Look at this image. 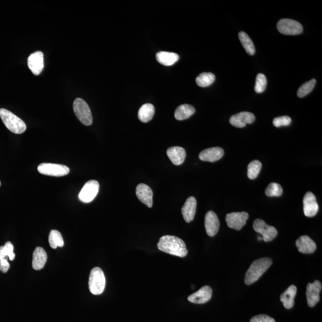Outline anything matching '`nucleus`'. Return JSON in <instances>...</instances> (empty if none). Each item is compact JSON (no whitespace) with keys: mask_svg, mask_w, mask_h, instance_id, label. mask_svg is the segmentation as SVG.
<instances>
[{"mask_svg":"<svg viewBox=\"0 0 322 322\" xmlns=\"http://www.w3.org/2000/svg\"><path fill=\"white\" fill-rule=\"evenodd\" d=\"M13 244L10 242H6L4 246L0 247V260L7 258L8 257L10 260H14L15 258V254L13 252Z\"/></svg>","mask_w":322,"mask_h":322,"instance_id":"nucleus-31","label":"nucleus"},{"mask_svg":"<svg viewBox=\"0 0 322 322\" xmlns=\"http://www.w3.org/2000/svg\"><path fill=\"white\" fill-rule=\"evenodd\" d=\"M238 35L242 46L246 50L247 53L250 55V56L254 55L255 53V46L248 35L246 32H240L239 33Z\"/></svg>","mask_w":322,"mask_h":322,"instance_id":"nucleus-27","label":"nucleus"},{"mask_svg":"<svg viewBox=\"0 0 322 322\" xmlns=\"http://www.w3.org/2000/svg\"><path fill=\"white\" fill-rule=\"evenodd\" d=\"M37 169L40 174L53 177H62L67 175L70 172L67 166L51 163L41 164Z\"/></svg>","mask_w":322,"mask_h":322,"instance_id":"nucleus-7","label":"nucleus"},{"mask_svg":"<svg viewBox=\"0 0 322 322\" xmlns=\"http://www.w3.org/2000/svg\"><path fill=\"white\" fill-rule=\"evenodd\" d=\"M316 83L315 79H311L310 81L305 82L299 88L298 92H297V95L299 98H302L309 95L310 92H312L316 85Z\"/></svg>","mask_w":322,"mask_h":322,"instance_id":"nucleus-32","label":"nucleus"},{"mask_svg":"<svg viewBox=\"0 0 322 322\" xmlns=\"http://www.w3.org/2000/svg\"><path fill=\"white\" fill-rule=\"evenodd\" d=\"M253 228L256 232L263 235V240L266 242L273 241L277 235L276 228L266 224L263 220H255L253 223Z\"/></svg>","mask_w":322,"mask_h":322,"instance_id":"nucleus-8","label":"nucleus"},{"mask_svg":"<svg viewBox=\"0 0 322 322\" xmlns=\"http://www.w3.org/2000/svg\"><path fill=\"white\" fill-rule=\"evenodd\" d=\"M158 248L159 250L179 257H186L188 250L182 239L174 236L166 235L159 239Z\"/></svg>","mask_w":322,"mask_h":322,"instance_id":"nucleus-1","label":"nucleus"},{"mask_svg":"<svg viewBox=\"0 0 322 322\" xmlns=\"http://www.w3.org/2000/svg\"><path fill=\"white\" fill-rule=\"evenodd\" d=\"M297 288L295 285H291L284 293L280 296L281 301L286 309H291L294 307L295 302L294 298L296 296Z\"/></svg>","mask_w":322,"mask_h":322,"instance_id":"nucleus-23","label":"nucleus"},{"mask_svg":"<svg viewBox=\"0 0 322 322\" xmlns=\"http://www.w3.org/2000/svg\"><path fill=\"white\" fill-rule=\"evenodd\" d=\"M322 289V283L319 280H315L313 283H309L307 285L306 296L309 307H315L319 301Z\"/></svg>","mask_w":322,"mask_h":322,"instance_id":"nucleus-11","label":"nucleus"},{"mask_svg":"<svg viewBox=\"0 0 322 322\" xmlns=\"http://www.w3.org/2000/svg\"><path fill=\"white\" fill-rule=\"evenodd\" d=\"M136 196L143 203L149 208L153 206V192L147 184L140 183L137 185L136 191Z\"/></svg>","mask_w":322,"mask_h":322,"instance_id":"nucleus-16","label":"nucleus"},{"mask_svg":"<svg viewBox=\"0 0 322 322\" xmlns=\"http://www.w3.org/2000/svg\"><path fill=\"white\" fill-rule=\"evenodd\" d=\"M250 322H276L271 316L266 315H259L250 319Z\"/></svg>","mask_w":322,"mask_h":322,"instance_id":"nucleus-36","label":"nucleus"},{"mask_svg":"<svg viewBox=\"0 0 322 322\" xmlns=\"http://www.w3.org/2000/svg\"><path fill=\"white\" fill-rule=\"evenodd\" d=\"M265 192L269 197H280L283 194V189L279 184L272 183L268 186Z\"/></svg>","mask_w":322,"mask_h":322,"instance_id":"nucleus-33","label":"nucleus"},{"mask_svg":"<svg viewBox=\"0 0 322 322\" xmlns=\"http://www.w3.org/2000/svg\"><path fill=\"white\" fill-rule=\"evenodd\" d=\"M262 164L258 160L250 162L248 166V177L250 180H254L258 177L260 172Z\"/></svg>","mask_w":322,"mask_h":322,"instance_id":"nucleus-30","label":"nucleus"},{"mask_svg":"<svg viewBox=\"0 0 322 322\" xmlns=\"http://www.w3.org/2000/svg\"><path fill=\"white\" fill-rule=\"evenodd\" d=\"M195 109L194 106L190 105V104H184L179 106L176 109L174 117L176 120L182 121L188 119L195 114Z\"/></svg>","mask_w":322,"mask_h":322,"instance_id":"nucleus-25","label":"nucleus"},{"mask_svg":"<svg viewBox=\"0 0 322 322\" xmlns=\"http://www.w3.org/2000/svg\"><path fill=\"white\" fill-rule=\"evenodd\" d=\"M48 259L45 250L41 247L36 248L33 253L32 268L36 271H40L45 267Z\"/></svg>","mask_w":322,"mask_h":322,"instance_id":"nucleus-22","label":"nucleus"},{"mask_svg":"<svg viewBox=\"0 0 322 322\" xmlns=\"http://www.w3.org/2000/svg\"><path fill=\"white\" fill-rule=\"evenodd\" d=\"M249 215L246 212L232 213L226 215L225 222L228 227L236 230H240L246 224Z\"/></svg>","mask_w":322,"mask_h":322,"instance_id":"nucleus-10","label":"nucleus"},{"mask_svg":"<svg viewBox=\"0 0 322 322\" xmlns=\"http://www.w3.org/2000/svg\"><path fill=\"white\" fill-rule=\"evenodd\" d=\"M197 202L194 197H191L186 200L181 209L184 220L187 223H190L194 220L196 214Z\"/></svg>","mask_w":322,"mask_h":322,"instance_id":"nucleus-20","label":"nucleus"},{"mask_svg":"<svg viewBox=\"0 0 322 322\" xmlns=\"http://www.w3.org/2000/svg\"><path fill=\"white\" fill-rule=\"evenodd\" d=\"M213 294L210 286H204L196 293L191 294L188 297L190 302L195 304H204L210 301Z\"/></svg>","mask_w":322,"mask_h":322,"instance_id":"nucleus-17","label":"nucleus"},{"mask_svg":"<svg viewBox=\"0 0 322 322\" xmlns=\"http://www.w3.org/2000/svg\"><path fill=\"white\" fill-rule=\"evenodd\" d=\"M27 65L33 74L35 75H40L45 67L44 54L42 52L38 51L30 55L27 60Z\"/></svg>","mask_w":322,"mask_h":322,"instance_id":"nucleus-13","label":"nucleus"},{"mask_svg":"<svg viewBox=\"0 0 322 322\" xmlns=\"http://www.w3.org/2000/svg\"><path fill=\"white\" fill-rule=\"evenodd\" d=\"M74 111L82 124L86 126L92 124L93 117L89 105L81 98H77L74 101Z\"/></svg>","mask_w":322,"mask_h":322,"instance_id":"nucleus-5","label":"nucleus"},{"mask_svg":"<svg viewBox=\"0 0 322 322\" xmlns=\"http://www.w3.org/2000/svg\"><path fill=\"white\" fill-rule=\"evenodd\" d=\"M156 58L161 65L172 66L178 61L180 57L177 54L172 52L160 51L156 54Z\"/></svg>","mask_w":322,"mask_h":322,"instance_id":"nucleus-24","label":"nucleus"},{"mask_svg":"<svg viewBox=\"0 0 322 322\" xmlns=\"http://www.w3.org/2000/svg\"><path fill=\"white\" fill-rule=\"evenodd\" d=\"M267 87V78L263 74H258L256 77L255 91L256 93H261L264 92Z\"/></svg>","mask_w":322,"mask_h":322,"instance_id":"nucleus-34","label":"nucleus"},{"mask_svg":"<svg viewBox=\"0 0 322 322\" xmlns=\"http://www.w3.org/2000/svg\"><path fill=\"white\" fill-rule=\"evenodd\" d=\"M304 213L307 217L315 216L318 213L319 205L316 197L312 192H308L303 199Z\"/></svg>","mask_w":322,"mask_h":322,"instance_id":"nucleus-12","label":"nucleus"},{"mask_svg":"<svg viewBox=\"0 0 322 322\" xmlns=\"http://www.w3.org/2000/svg\"><path fill=\"white\" fill-rule=\"evenodd\" d=\"M292 122L291 118L288 116H282L274 118L273 121V124L276 127L280 126H288L291 124Z\"/></svg>","mask_w":322,"mask_h":322,"instance_id":"nucleus-35","label":"nucleus"},{"mask_svg":"<svg viewBox=\"0 0 322 322\" xmlns=\"http://www.w3.org/2000/svg\"><path fill=\"white\" fill-rule=\"evenodd\" d=\"M49 242L50 246L53 249H56L57 247H62L64 246V241L62 234L56 230H52L50 233Z\"/></svg>","mask_w":322,"mask_h":322,"instance_id":"nucleus-28","label":"nucleus"},{"mask_svg":"<svg viewBox=\"0 0 322 322\" xmlns=\"http://www.w3.org/2000/svg\"><path fill=\"white\" fill-rule=\"evenodd\" d=\"M155 114V107L153 104L147 103L140 107L138 113V117L142 123H147L152 120Z\"/></svg>","mask_w":322,"mask_h":322,"instance_id":"nucleus-26","label":"nucleus"},{"mask_svg":"<svg viewBox=\"0 0 322 322\" xmlns=\"http://www.w3.org/2000/svg\"><path fill=\"white\" fill-rule=\"evenodd\" d=\"M216 79V76L213 73H204L200 74L196 79V82L198 86L206 87L210 86L213 83Z\"/></svg>","mask_w":322,"mask_h":322,"instance_id":"nucleus-29","label":"nucleus"},{"mask_svg":"<svg viewBox=\"0 0 322 322\" xmlns=\"http://www.w3.org/2000/svg\"><path fill=\"white\" fill-rule=\"evenodd\" d=\"M106 279L102 270L99 268L92 269L89 277V290L94 295H100L105 288Z\"/></svg>","mask_w":322,"mask_h":322,"instance_id":"nucleus-4","label":"nucleus"},{"mask_svg":"<svg viewBox=\"0 0 322 322\" xmlns=\"http://www.w3.org/2000/svg\"><path fill=\"white\" fill-rule=\"evenodd\" d=\"M296 246L300 252L302 254H312L316 250V244L309 236H300L296 241Z\"/></svg>","mask_w":322,"mask_h":322,"instance_id":"nucleus-19","label":"nucleus"},{"mask_svg":"<svg viewBox=\"0 0 322 322\" xmlns=\"http://www.w3.org/2000/svg\"><path fill=\"white\" fill-rule=\"evenodd\" d=\"M255 115L248 112H242L231 117L230 123L237 128H244L247 124L254 122Z\"/></svg>","mask_w":322,"mask_h":322,"instance_id":"nucleus-14","label":"nucleus"},{"mask_svg":"<svg viewBox=\"0 0 322 322\" xmlns=\"http://www.w3.org/2000/svg\"><path fill=\"white\" fill-rule=\"evenodd\" d=\"M277 28L280 33L286 35H296L301 34L303 27L298 22L290 19H282L278 22Z\"/></svg>","mask_w":322,"mask_h":322,"instance_id":"nucleus-6","label":"nucleus"},{"mask_svg":"<svg viewBox=\"0 0 322 322\" xmlns=\"http://www.w3.org/2000/svg\"><path fill=\"white\" fill-rule=\"evenodd\" d=\"M224 154V150L221 148H211L202 150L199 153V158L202 161L214 162L222 159Z\"/></svg>","mask_w":322,"mask_h":322,"instance_id":"nucleus-18","label":"nucleus"},{"mask_svg":"<svg viewBox=\"0 0 322 322\" xmlns=\"http://www.w3.org/2000/svg\"><path fill=\"white\" fill-rule=\"evenodd\" d=\"M99 183L98 181L92 180L84 184L83 188L79 192V200L84 203H90L94 200L99 191Z\"/></svg>","mask_w":322,"mask_h":322,"instance_id":"nucleus-9","label":"nucleus"},{"mask_svg":"<svg viewBox=\"0 0 322 322\" xmlns=\"http://www.w3.org/2000/svg\"><path fill=\"white\" fill-rule=\"evenodd\" d=\"M273 264L271 258L265 257L255 260L248 270L245 283L247 285H250L257 281L260 277L268 271L270 267Z\"/></svg>","mask_w":322,"mask_h":322,"instance_id":"nucleus-2","label":"nucleus"},{"mask_svg":"<svg viewBox=\"0 0 322 322\" xmlns=\"http://www.w3.org/2000/svg\"><path fill=\"white\" fill-rule=\"evenodd\" d=\"M205 226L206 233L210 237H213L218 233L220 228V222L217 214L210 211L205 215Z\"/></svg>","mask_w":322,"mask_h":322,"instance_id":"nucleus-15","label":"nucleus"},{"mask_svg":"<svg viewBox=\"0 0 322 322\" xmlns=\"http://www.w3.org/2000/svg\"><path fill=\"white\" fill-rule=\"evenodd\" d=\"M0 186H1V182H0Z\"/></svg>","mask_w":322,"mask_h":322,"instance_id":"nucleus-39","label":"nucleus"},{"mask_svg":"<svg viewBox=\"0 0 322 322\" xmlns=\"http://www.w3.org/2000/svg\"><path fill=\"white\" fill-rule=\"evenodd\" d=\"M0 117L6 127L15 134H22L26 130L25 123L21 118L5 109H0Z\"/></svg>","mask_w":322,"mask_h":322,"instance_id":"nucleus-3","label":"nucleus"},{"mask_svg":"<svg viewBox=\"0 0 322 322\" xmlns=\"http://www.w3.org/2000/svg\"><path fill=\"white\" fill-rule=\"evenodd\" d=\"M10 268V264L8 262L7 258L0 260V271L2 273H7Z\"/></svg>","mask_w":322,"mask_h":322,"instance_id":"nucleus-37","label":"nucleus"},{"mask_svg":"<svg viewBox=\"0 0 322 322\" xmlns=\"http://www.w3.org/2000/svg\"><path fill=\"white\" fill-rule=\"evenodd\" d=\"M258 240H259V241H262V240H263V238H262V237H260V236H259V237L258 238Z\"/></svg>","mask_w":322,"mask_h":322,"instance_id":"nucleus-38","label":"nucleus"},{"mask_svg":"<svg viewBox=\"0 0 322 322\" xmlns=\"http://www.w3.org/2000/svg\"><path fill=\"white\" fill-rule=\"evenodd\" d=\"M167 154L171 161L175 166L182 164L186 157L185 149L179 147L170 148L167 151Z\"/></svg>","mask_w":322,"mask_h":322,"instance_id":"nucleus-21","label":"nucleus"}]
</instances>
